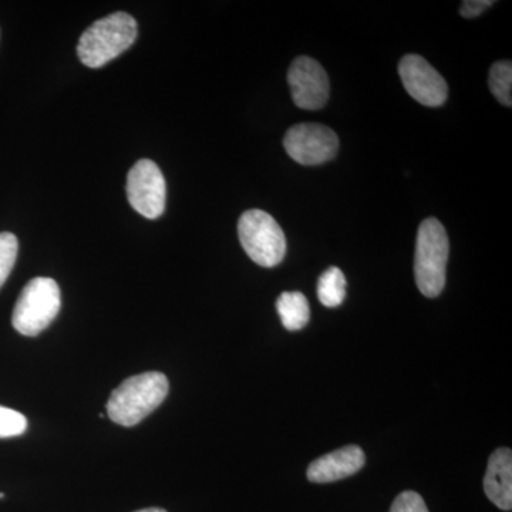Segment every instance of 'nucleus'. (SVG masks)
I'll list each match as a JSON object with an SVG mask.
<instances>
[{
	"label": "nucleus",
	"mask_w": 512,
	"mask_h": 512,
	"mask_svg": "<svg viewBox=\"0 0 512 512\" xmlns=\"http://www.w3.org/2000/svg\"><path fill=\"white\" fill-rule=\"evenodd\" d=\"M366 457L362 448L346 446L332 451L326 456L313 461L308 468V480L312 483L325 484L343 480L356 474L365 466Z\"/></svg>",
	"instance_id": "10"
},
{
	"label": "nucleus",
	"mask_w": 512,
	"mask_h": 512,
	"mask_svg": "<svg viewBox=\"0 0 512 512\" xmlns=\"http://www.w3.org/2000/svg\"><path fill=\"white\" fill-rule=\"evenodd\" d=\"M450 255L446 228L436 218L421 222L414 255V276L420 292L436 298L446 286L447 262Z\"/></svg>",
	"instance_id": "3"
},
{
	"label": "nucleus",
	"mask_w": 512,
	"mask_h": 512,
	"mask_svg": "<svg viewBox=\"0 0 512 512\" xmlns=\"http://www.w3.org/2000/svg\"><path fill=\"white\" fill-rule=\"evenodd\" d=\"M28 430V420L22 413L0 406V439L22 436Z\"/></svg>",
	"instance_id": "16"
},
{
	"label": "nucleus",
	"mask_w": 512,
	"mask_h": 512,
	"mask_svg": "<svg viewBox=\"0 0 512 512\" xmlns=\"http://www.w3.org/2000/svg\"><path fill=\"white\" fill-rule=\"evenodd\" d=\"M488 86L495 99L504 106H512V64L510 60H501L491 66Z\"/></svg>",
	"instance_id": "14"
},
{
	"label": "nucleus",
	"mask_w": 512,
	"mask_h": 512,
	"mask_svg": "<svg viewBox=\"0 0 512 512\" xmlns=\"http://www.w3.org/2000/svg\"><path fill=\"white\" fill-rule=\"evenodd\" d=\"M168 389L167 376L160 372L130 377L111 393L107 414L120 426H136L164 402Z\"/></svg>",
	"instance_id": "1"
},
{
	"label": "nucleus",
	"mask_w": 512,
	"mask_h": 512,
	"mask_svg": "<svg viewBox=\"0 0 512 512\" xmlns=\"http://www.w3.org/2000/svg\"><path fill=\"white\" fill-rule=\"evenodd\" d=\"M137 512H167L164 510H161V508H147V510H141Z\"/></svg>",
	"instance_id": "19"
},
{
	"label": "nucleus",
	"mask_w": 512,
	"mask_h": 512,
	"mask_svg": "<svg viewBox=\"0 0 512 512\" xmlns=\"http://www.w3.org/2000/svg\"><path fill=\"white\" fill-rule=\"evenodd\" d=\"M279 318L285 329L295 332L308 325L311 319V308L308 299L301 292H284L276 301Z\"/></svg>",
	"instance_id": "12"
},
{
	"label": "nucleus",
	"mask_w": 512,
	"mask_h": 512,
	"mask_svg": "<svg viewBox=\"0 0 512 512\" xmlns=\"http://www.w3.org/2000/svg\"><path fill=\"white\" fill-rule=\"evenodd\" d=\"M284 146L288 156L296 163L319 165L336 157L339 138L332 128L322 124H298L289 128Z\"/></svg>",
	"instance_id": "7"
},
{
	"label": "nucleus",
	"mask_w": 512,
	"mask_h": 512,
	"mask_svg": "<svg viewBox=\"0 0 512 512\" xmlns=\"http://www.w3.org/2000/svg\"><path fill=\"white\" fill-rule=\"evenodd\" d=\"M127 197L131 207L148 220L163 215L167 185L154 161L140 160L133 165L127 175Z\"/></svg>",
	"instance_id": "6"
},
{
	"label": "nucleus",
	"mask_w": 512,
	"mask_h": 512,
	"mask_svg": "<svg viewBox=\"0 0 512 512\" xmlns=\"http://www.w3.org/2000/svg\"><path fill=\"white\" fill-rule=\"evenodd\" d=\"M293 103L302 110H319L328 103L330 83L328 73L311 57L293 60L288 72Z\"/></svg>",
	"instance_id": "8"
},
{
	"label": "nucleus",
	"mask_w": 512,
	"mask_h": 512,
	"mask_svg": "<svg viewBox=\"0 0 512 512\" xmlns=\"http://www.w3.org/2000/svg\"><path fill=\"white\" fill-rule=\"evenodd\" d=\"M62 308V293L52 278H35L23 288L15 309L13 328L23 336H37L56 319Z\"/></svg>",
	"instance_id": "4"
},
{
	"label": "nucleus",
	"mask_w": 512,
	"mask_h": 512,
	"mask_svg": "<svg viewBox=\"0 0 512 512\" xmlns=\"http://www.w3.org/2000/svg\"><path fill=\"white\" fill-rule=\"evenodd\" d=\"M5 497V494L0 493V498Z\"/></svg>",
	"instance_id": "20"
},
{
	"label": "nucleus",
	"mask_w": 512,
	"mask_h": 512,
	"mask_svg": "<svg viewBox=\"0 0 512 512\" xmlns=\"http://www.w3.org/2000/svg\"><path fill=\"white\" fill-rule=\"evenodd\" d=\"M238 237L242 248L255 264L264 268H274L284 261L285 234L268 212L245 211L239 218Z\"/></svg>",
	"instance_id": "5"
},
{
	"label": "nucleus",
	"mask_w": 512,
	"mask_h": 512,
	"mask_svg": "<svg viewBox=\"0 0 512 512\" xmlns=\"http://www.w3.org/2000/svg\"><path fill=\"white\" fill-rule=\"evenodd\" d=\"M389 512H429V510L420 494L404 491L393 501Z\"/></svg>",
	"instance_id": "17"
},
{
	"label": "nucleus",
	"mask_w": 512,
	"mask_h": 512,
	"mask_svg": "<svg viewBox=\"0 0 512 512\" xmlns=\"http://www.w3.org/2000/svg\"><path fill=\"white\" fill-rule=\"evenodd\" d=\"M138 26L133 16L113 13L97 20L80 37L77 55L83 64L99 69L126 52L137 39Z\"/></svg>",
	"instance_id": "2"
},
{
	"label": "nucleus",
	"mask_w": 512,
	"mask_h": 512,
	"mask_svg": "<svg viewBox=\"0 0 512 512\" xmlns=\"http://www.w3.org/2000/svg\"><path fill=\"white\" fill-rule=\"evenodd\" d=\"M494 5L493 0H464L461 3L460 13L466 19H473L490 9Z\"/></svg>",
	"instance_id": "18"
},
{
	"label": "nucleus",
	"mask_w": 512,
	"mask_h": 512,
	"mask_svg": "<svg viewBox=\"0 0 512 512\" xmlns=\"http://www.w3.org/2000/svg\"><path fill=\"white\" fill-rule=\"evenodd\" d=\"M484 491L488 500L500 510L512 507V453L510 448H498L488 460L484 478Z\"/></svg>",
	"instance_id": "11"
},
{
	"label": "nucleus",
	"mask_w": 512,
	"mask_h": 512,
	"mask_svg": "<svg viewBox=\"0 0 512 512\" xmlns=\"http://www.w3.org/2000/svg\"><path fill=\"white\" fill-rule=\"evenodd\" d=\"M399 74L404 89L423 106L439 107L446 103L448 96L446 80L423 57L404 56L399 63Z\"/></svg>",
	"instance_id": "9"
},
{
	"label": "nucleus",
	"mask_w": 512,
	"mask_h": 512,
	"mask_svg": "<svg viewBox=\"0 0 512 512\" xmlns=\"http://www.w3.org/2000/svg\"><path fill=\"white\" fill-rule=\"evenodd\" d=\"M346 276L336 266L323 272L318 282V298L326 308L342 305L346 298Z\"/></svg>",
	"instance_id": "13"
},
{
	"label": "nucleus",
	"mask_w": 512,
	"mask_h": 512,
	"mask_svg": "<svg viewBox=\"0 0 512 512\" xmlns=\"http://www.w3.org/2000/svg\"><path fill=\"white\" fill-rule=\"evenodd\" d=\"M19 242L10 232H0V288L9 278L16 258H18Z\"/></svg>",
	"instance_id": "15"
}]
</instances>
